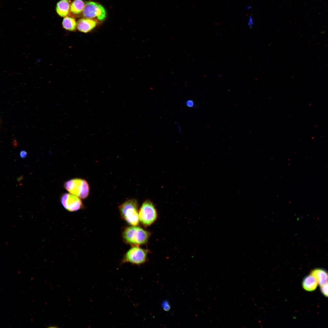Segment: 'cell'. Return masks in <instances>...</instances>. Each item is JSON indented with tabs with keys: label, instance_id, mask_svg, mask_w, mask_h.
Segmentation results:
<instances>
[{
	"label": "cell",
	"instance_id": "1",
	"mask_svg": "<svg viewBox=\"0 0 328 328\" xmlns=\"http://www.w3.org/2000/svg\"><path fill=\"white\" fill-rule=\"evenodd\" d=\"M150 233L137 226H132L124 230L123 237L124 241L129 244L138 246L146 243L149 237Z\"/></svg>",
	"mask_w": 328,
	"mask_h": 328
},
{
	"label": "cell",
	"instance_id": "2",
	"mask_svg": "<svg viewBox=\"0 0 328 328\" xmlns=\"http://www.w3.org/2000/svg\"><path fill=\"white\" fill-rule=\"evenodd\" d=\"M122 217L132 226H137L139 223L138 204L134 199L128 200L119 207Z\"/></svg>",
	"mask_w": 328,
	"mask_h": 328
},
{
	"label": "cell",
	"instance_id": "3",
	"mask_svg": "<svg viewBox=\"0 0 328 328\" xmlns=\"http://www.w3.org/2000/svg\"><path fill=\"white\" fill-rule=\"evenodd\" d=\"M64 186L71 194L81 199L86 198L90 192V187L87 182L81 178H74L66 182Z\"/></svg>",
	"mask_w": 328,
	"mask_h": 328
},
{
	"label": "cell",
	"instance_id": "4",
	"mask_svg": "<svg viewBox=\"0 0 328 328\" xmlns=\"http://www.w3.org/2000/svg\"><path fill=\"white\" fill-rule=\"evenodd\" d=\"M157 216L152 203L149 200L144 201L139 210V219L141 223L145 226H149L155 221Z\"/></svg>",
	"mask_w": 328,
	"mask_h": 328
},
{
	"label": "cell",
	"instance_id": "5",
	"mask_svg": "<svg viewBox=\"0 0 328 328\" xmlns=\"http://www.w3.org/2000/svg\"><path fill=\"white\" fill-rule=\"evenodd\" d=\"M148 252V250L138 246H134L127 251L122 262H128L137 265L143 264L146 261Z\"/></svg>",
	"mask_w": 328,
	"mask_h": 328
},
{
	"label": "cell",
	"instance_id": "6",
	"mask_svg": "<svg viewBox=\"0 0 328 328\" xmlns=\"http://www.w3.org/2000/svg\"><path fill=\"white\" fill-rule=\"evenodd\" d=\"M83 15L88 19L96 18L100 21H102L106 17V11L101 5L93 2H87L85 5Z\"/></svg>",
	"mask_w": 328,
	"mask_h": 328
},
{
	"label": "cell",
	"instance_id": "7",
	"mask_svg": "<svg viewBox=\"0 0 328 328\" xmlns=\"http://www.w3.org/2000/svg\"><path fill=\"white\" fill-rule=\"evenodd\" d=\"M61 202L63 207L70 212L77 211L83 207L80 198L70 193L63 194L61 198Z\"/></svg>",
	"mask_w": 328,
	"mask_h": 328
},
{
	"label": "cell",
	"instance_id": "8",
	"mask_svg": "<svg viewBox=\"0 0 328 328\" xmlns=\"http://www.w3.org/2000/svg\"><path fill=\"white\" fill-rule=\"evenodd\" d=\"M97 24V22L94 20L83 18L77 21V28L79 31L86 33L93 29L96 27Z\"/></svg>",
	"mask_w": 328,
	"mask_h": 328
},
{
	"label": "cell",
	"instance_id": "9",
	"mask_svg": "<svg viewBox=\"0 0 328 328\" xmlns=\"http://www.w3.org/2000/svg\"><path fill=\"white\" fill-rule=\"evenodd\" d=\"M310 274L313 276L316 280L318 284L321 286L328 281V273L325 270L321 268H316L312 270Z\"/></svg>",
	"mask_w": 328,
	"mask_h": 328
},
{
	"label": "cell",
	"instance_id": "10",
	"mask_svg": "<svg viewBox=\"0 0 328 328\" xmlns=\"http://www.w3.org/2000/svg\"><path fill=\"white\" fill-rule=\"evenodd\" d=\"M70 2L69 0H60L57 3L56 10L60 16L65 17L68 15L70 11Z\"/></svg>",
	"mask_w": 328,
	"mask_h": 328
},
{
	"label": "cell",
	"instance_id": "11",
	"mask_svg": "<svg viewBox=\"0 0 328 328\" xmlns=\"http://www.w3.org/2000/svg\"><path fill=\"white\" fill-rule=\"evenodd\" d=\"M318 283L315 277L311 274L306 276L303 280L302 286L306 291L312 292L316 288Z\"/></svg>",
	"mask_w": 328,
	"mask_h": 328
},
{
	"label": "cell",
	"instance_id": "12",
	"mask_svg": "<svg viewBox=\"0 0 328 328\" xmlns=\"http://www.w3.org/2000/svg\"><path fill=\"white\" fill-rule=\"evenodd\" d=\"M62 25L65 29L69 31H73L77 27V23L74 18L67 16L64 18Z\"/></svg>",
	"mask_w": 328,
	"mask_h": 328
},
{
	"label": "cell",
	"instance_id": "13",
	"mask_svg": "<svg viewBox=\"0 0 328 328\" xmlns=\"http://www.w3.org/2000/svg\"><path fill=\"white\" fill-rule=\"evenodd\" d=\"M85 5L82 0H74L71 3L70 11L74 14H79L83 11Z\"/></svg>",
	"mask_w": 328,
	"mask_h": 328
},
{
	"label": "cell",
	"instance_id": "14",
	"mask_svg": "<svg viewBox=\"0 0 328 328\" xmlns=\"http://www.w3.org/2000/svg\"><path fill=\"white\" fill-rule=\"evenodd\" d=\"M320 286V291L322 294L324 296L328 297V281Z\"/></svg>",
	"mask_w": 328,
	"mask_h": 328
},
{
	"label": "cell",
	"instance_id": "15",
	"mask_svg": "<svg viewBox=\"0 0 328 328\" xmlns=\"http://www.w3.org/2000/svg\"><path fill=\"white\" fill-rule=\"evenodd\" d=\"M163 309L166 311H169L170 309V306L168 302L166 300L164 301L162 303Z\"/></svg>",
	"mask_w": 328,
	"mask_h": 328
},
{
	"label": "cell",
	"instance_id": "16",
	"mask_svg": "<svg viewBox=\"0 0 328 328\" xmlns=\"http://www.w3.org/2000/svg\"><path fill=\"white\" fill-rule=\"evenodd\" d=\"M186 104L187 107L190 108L193 107L195 105L194 102L191 99L187 100L186 102Z\"/></svg>",
	"mask_w": 328,
	"mask_h": 328
},
{
	"label": "cell",
	"instance_id": "17",
	"mask_svg": "<svg viewBox=\"0 0 328 328\" xmlns=\"http://www.w3.org/2000/svg\"><path fill=\"white\" fill-rule=\"evenodd\" d=\"M27 154V153L26 151L25 150H22L20 152V155L22 158H24L26 157Z\"/></svg>",
	"mask_w": 328,
	"mask_h": 328
}]
</instances>
